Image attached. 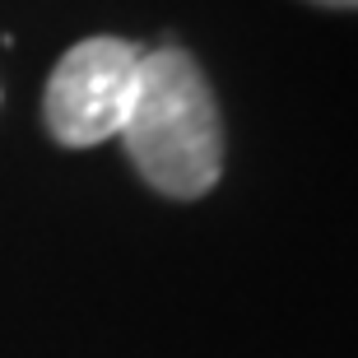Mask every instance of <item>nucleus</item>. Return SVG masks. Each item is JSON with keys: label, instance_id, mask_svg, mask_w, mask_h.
I'll return each instance as SVG.
<instances>
[{"label": "nucleus", "instance_id": "f03ea898", "mask_svg": "<svg viewBox=\"0 0 358 358\" xmlns=\"http://www.w3.org/2000/svg\"><path fill=\"white\" fill-rule=\"evenodd\" d=\"M135 75H140V47L121 38L75 42L56 61L42 93L47 131L70 149H89L121 135L135 98Z\"/></svg>", "mask_w": 358, "mask_h": 358}, {"label": "nucleus", "instance_id": "7ed1b4c3", "mask_svg": "<svg viewBox=\"0 0 358 358\" xmlns=\"http://www.w3.org/2000/svg\"><path fill=\"white\" fill-rule=\"evenodd\" d=\"M312 5H326V10H354L358 0H312Z\"/></svg>", "mask_w": 358, "mask_h": 358}, {"label": "nucleus", "instance_id": "f257e3e1", "mask_svg": "<svg viewBox=\"0 0 358 358\" xmlns=\"http://www.w3.org/2000/svg\"><path fill=\"white\" fill-rule=\"evenodd\" d=\"M126 154L154 191L200 200L224 173V117L205 70L177 47L140 52L135 98L121 126Z\"/></svg>", "mask_w": 358, "mask_h": 358}]
</instances>
